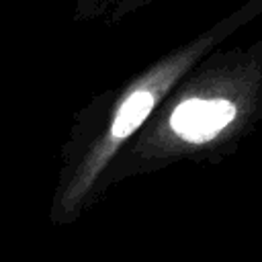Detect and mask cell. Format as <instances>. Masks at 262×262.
Returning <instances> with one entry per match:
<instances>
[{
  "label": "cell",
  "instance_id": "6da1fadb",
  "mask_svg": "<svg viewBox=\"0 0 262 262\" xmlns=\"http://www.w3.org/2000/svg\"><path fill=\"white\" fill-rule=\"evenodd\" d=\"M262 16V0H248L235 10H231L221 20L213 23L209 29H205L194 39L186 41L172 53L164 55L160 61H156L149 70H145L139 78H135L125 94L121 96V102L115 108V117L108 129V141L106 151L102 160L111 156L115 145L123 139H127L151 113L156 102L184 76L188 74L205 55H209L219 43H223L229 35H233L237 29L250 25Z\"/></svg>",
  "mask_w": 262,
  "mask_h": 262
},
{
  "label": "cell",
  "instance_id": "7a4b0ae2",
  "mask_svg": "<svg viewBox=\"0 0 262 262\" xmlns=\"http://www.w3.org/2000/svg\"><path fill=\"white\" fill-rule=\"evenodd\" d=\"M237 117L233 96L221 92H196L182 98L170 113L172 131L190 143H205Z\"/></svg>",
  "mask_w": 262,
  "mask_h": 262
},
{
  "label": "cell",
  "instance_id": "3957f363",
  "mask_svg": "<svg viewBox=\"0 0 262 262\" xmlns=\"http://www.w3.org/2000/svg\"><path fill=\"white\" fill-rule=\"evenodd\" d=\"M154 0H74V20L76 23H90V20H104L115 23Z\"/></svg>",
  "mask_w": 262,
  "mask_h": 262
}]
</instances>
